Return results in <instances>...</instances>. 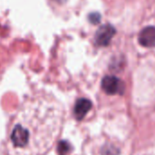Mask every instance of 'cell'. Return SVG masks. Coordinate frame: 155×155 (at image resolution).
I'll return each instance as SVG.
<instances>
[{
  "instance_id": "6da1fadb",
  "label": "cell",
  "mask_w": 155,
  "mask_h": 155,
  "mask_svg": "<svg viewBox=\"0 0 155 155\" xmlns=\"http://www.w3.org/2000/svg\"><path fill=\"white\" fill-rule=\"evenodd\" d=\"M61 112L52 108H26L14 116L7 127V155H45L62 131Z\"/></svg>"
},
{
  "instance_id": "7a4b0ae2",
  "label": "cell",
  "mask_w": 155,
  "mask_h": 155,
  "mask_svg": "<svg viewBox=\"0 0 155 155\" xmlns=\"http://www.w3.org/2000/svg\"><path fill=\"white\" fill-rule=\"evenodd\" d=\"M102 88L110 95L122 94L124 91V84L119 78L113 75H107L102 80Z\"/></svg>"
},
{
  "instance_id": "3957f363",
  "label": "cell",
  "mask_w": 155,
  "mask_h": 155,
  "mask_svg": "<svg viewBox=\"0 0 155 155\" xmlns=\"http://www.w3.org/2000/svg\"><path fill=\"white\" fill-rule=\"evenodd\" d=\"M114 35H115V28L113 25L109 24L104 25L95 33V36H94L95 44L99 46H106L110 44Z\"/></svg>"
},
{
  "instance_id": "277c9868",
  "label": "cell",
  "mask_w": 155,
  "mask_h": 155,
  "mask_svg": "<svg viewBox=\"0 0 155 155\" xmlns=\"http://www.w3.org/2000/svg\"><path fill=\"white\" fill-rule=\"evenodd\" d=\"M141 45L144 47H153L155 45V27L147 26L143 28L138 36Z\"/></svg>"
},
{
  "instance_id": "5b68a950",
  "label": "cell",
  "mask_w": 155,
  "mask_h": 155,
  "mask_svg": "<svg viewBox=\"0 0 155 155\" xmlns=\"http://www.w3.org/2000/svg\"><path fill=\"white\" fill-rule=\"evenodd\" d=\"M91 108H92V103L90 100L85 98H81L77 100L74 108V114L75 118L78 121L83 120L87 114V113L91 110Z\"/></svg>"
},
{
  "instance_id": "8992f818",
  "label": "cell",
  "mask_w": 155,
  "mask_h": 155,
  "mask_svg": "<svg viewBox=\"0 0 155 155\" xmlns=\"http://www.w3.org/2000/svg\"><path fill=\"white\" fill-rule=\"evenodd\" d=\"M119 151L117 150V148H114V146H106L104 148L103 150V155H118Z\"/></svg>"
},
{
  "instance_id": "52a82bcc",
  "label": "cell",
  "mask_w": 155,
  "mask_h": 155,
  "mask_svg": "<svg viewBox=\"0 0 155 155\" xmlns=\"http://www.w3.org/2000/svg\"><path fill=\"white\" fill-rule=\"evenodd\" d=\"M89 21L92 23V24H98L100 21H101V15L99 13H92L90 14L89 15Z\"/></svg>"
},
{
  "instance_id": "ba28073f",
  "label": "cell",
  "mask_w": 155,
  "mask_h": 155,
  "mask_svg": "<svg viewBox=\"0 0 155 155\" xmlns=\"http://www.w3.org/2000/svg\"><path fill=\"white\" fill-rule=\"evenodd\" d=\"M54 1H56V2H58V3H60V4H62V3L65 2L66 0H54Z\"/></svg>"
}]
</instances>
